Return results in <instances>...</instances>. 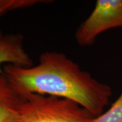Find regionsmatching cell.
<instances>
[{
  "mask_svg": "<svg viewBox=\"0 0 122 122\" xmlns=\"http://www.w3.org/2000/svg\"><path fill=\"white\" fill-rule=\"evenodd\" d=\"M4 75L22 99L29 94L56 96L72 100L94 117L105 112L112 89L60 52L41 54L39 63L29 67L5 65Z\"/></svg>",
  "mask_w": 122,
  "mask_h": 122,
  "instance_id": "1",
  "label": "cell"
},
{
  "mask_svg": "<svg viewBox=\"0 0 122 122\" xmlns=\"http://www.w3.org/2000/svg\"><path fill=\"white\" fill-rule=\"evenodd\" d=\"M18 122H92L94 116L72 100L29 94L22 99Z\"/></svg>",
  "mask_w": 122,
  "mask_h": 122,
  "instance_id": "2",
  "label": "cell"
},
{
  "mask_svg": "<svg viewBox=\"0 0 122 122\" xmlns=\"http://www.w3.org/2000/svg\"><path fill=\"white\" fill-rule=\"evenodd\" d=\"M117 27H122V0H97L92 13L75 31V41L81 47H88L101 33Z\"/></svg>",
  "mask_w": 122,
  "mask_h": 122,
  "instance_id": "3",
  "label": "cell"
},
{
  "mask_svg": "<svg viewBox=\"0 0 122 122\" xmlns=\"http://www.w3.org/2000/svg\"><path fill=\"white\" fill-rule=\"evenodd\" d=\"M24 37L19 33H4L0 30V74L5 65L29 67L33 66L30 55L25 48Z\"/></svg>",
  "mask_w": 122,
  "mask_h": 122,
  "instance_id": "4",
  "label": "cell"
},
{
  "mask_svg": "<svg viewBox=\"0 0 122 122\" xmlns=\"http://www.w3.org/2000/svg\"><path fill=\"white\" fill-rule=\"evenodd\" d=\"M21 102L4 73L0 74V122H18Z\"/></svg>",
  "mask_w": 122,
  "mask_h": 122,
  "instance_id": "5",
  "label": "cell"
},
{
  "mask_svg": "<svg viewBox=\"0 0 122 122\" xmlns=\"http://www.w3.org/2000/svg\"><path fill=\"white\" fill-rule=\"evenodd\" d=\"M45 0H0V17L14 10L32 7L39 4L50 3Z\"/></svg>",
  "mask_w": 122,
  "mask_h": 122,
  "instance_id": "6",
  "label": "cell"
},
{
  "mask_svg": "<svg viewBox=\"0 0 122 122\" xmlns=\"http://www.w3.org/2000/svg\"><path fill=\"white\" fill-rule=\"evenodd\" d=\"M92 122H122V92L107 111L95 117Z\"/></svg>",
  "mask_w": 122,
  "mask_h": 122,
  "instance_id": "7",
  "label": "cell"
}]
</instances>
